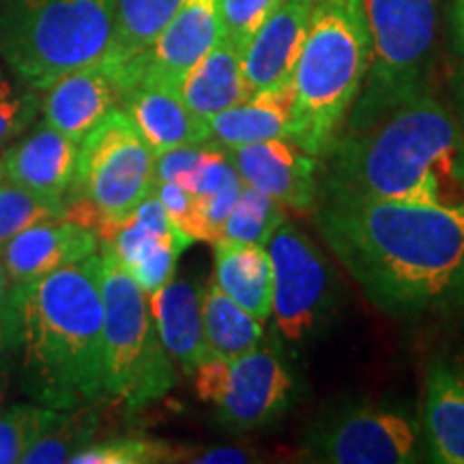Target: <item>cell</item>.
<instances>
[{"mask_svg":"<svg viewBox=\"0 0 464 464\" xmlns=\"http://www.w3.org/2000/svg\"><path fill=\"white\" fill-rule=\"evenodd\" d=\"M314 226L376 310L398 321L464 310V207L318 198Z\"/></svg>","mask_w":464,"mask_h":464,"instance_id":"6da1fadb","label":"cell"},{"mask_svg":"<svg viewBox=\"0 0 464 464\" xmlns=\"http://www.w3.org/2000/svg\"><path fill=\"white\" fill-rule=\"evenodd\" d=\"M321 198L464 207V138L430 89L344 123L321 158Z\"/></svg>","mask_w":464,"mask_h":464,"instance_id":"7a4b0ae2","label":"cell"},{"mask_svg":"<svg viewBox=\"0 0 464 464\" xmlns=\"http://www.w3.org/2000/svg\"><path fill=\"white\" fill-rule=\"evenodd\" d=\"M17 348L39 404L72 411L106 396L100 254L17 286Z\"/></svg>","mask_w":464,"mask_h":464,"instance_id":"3957f363","label":"cell"},{"mask_svg":"<svg viewBox=\"0 0 464 464\" xmlns=\"http://www.w3.org/2000/svg\"><path fill=\"white\" fill-rule=\"evenodd\" d=\"M370 34L362 0H314L293 73V140L321 160L363 89Z\"/></svg>","mask_w":464,"mask_h":464,"instance_id":"277c9868","label":"cell"},{"mask_svg":"<svg viewBox=\"0 0 464 464\" xmlns=\"http://www.w3.org/2000/svg\"><path fill=\"white\" fill-rule=\"evenodd\" d=\"M116 0H0V58L26 86L45 91L106 58Z\"/></svg>","mask_w":464,"mask_h":464,"instance_id":"5b68a950","label":"cell"},{"mask_svg":"<svg viewBox=\"0 0 464 464\" xmlns=\"http://www.w3.org/2000/svg\"><path fill=\"white\" fill-rule=\"evenodd\" d=\"M155 160L125 110L114 108L80 142L65 218L108 239L155 191Z\"/></svg>","mask_w":464,"mask_h":464,"instance_id":"8992f818","label":"cell"},{"mask_svg":"<svg viewBox=\"0 0 464 464\" xmlns=\"http://www.w3.org/2000/svg\"><path fill=\"white\" fill-rule=\"evenodd\" d=\"M103 362L106 396L130 413L158 402L177 385V365L161 344L147 293L102 243Z\"/></svg>","mask_w":464,"mask_h":464,"instance_id":"52a82bcc","label":"cell"},{"mask_svg":"<svg viewBox=\"0 0 464 464\" xmlns=\"http://www.w3.org/2000/svg\"><path fill=\"white\" fill-rule=\"evenodd\" d=\"M362 7L370 34V69L344 123L363 121L426 91L437 45L439 0H362Z\"/></svg>","mask_w":464,"mask_h":464,"instance_id":"ba28073f","label":"cell"},{"mask_svg":"<svg viewBox=\"0 0 464 464\" xmlns=\"http://www.w3.org/2000/svg\"><path fill=\"white\" fill-rule=\"evenodd\" d=\"M423 456L421 420L413 409L376 400L327 411L301 448L304 460L324 464H413Z\"/></svg>","mask_w":464,"mask_h":464,"instance_id":"9c48e42d","label":"cell"},{"mask_svg":"<svg viewBox=\"0 0 464 464\" xmlns=\"http://www.w3.org/2000/svg\"><path fill=\"white\" fill-rule=\"evenodd\" d=\"M194 387L226 430L249 432L284 417L297 381L280 348L265 340L246 355L207 359L194 370Z\"/></svg>","mask_w":464,"mask_h":464,"instance_id":"30bf717a","label":"cell"},{"mask_svg":"<svg viewBox=\"0 0 464 464\" xmlns=\"http://www.w3.org/2000/svg\"><path fill=\"white\" fill-rule=\"evenodd\" d=\"M274 266V318L290 346L321 335L338 305V280L327 254L304 230L284 222L266 243Z\"/></svg>","mask_w":464,"mask_h":464,"instance_id":"8fae6325","label":"cell"},{"mask_svg":"<svg viewBox=\"0 0 464 464\" xmlns=\"http://www.w3.org/2000/svg\"><path fill=\"white\" fill-rule=\"evenodd\" d=\"M108 243L144 293L153 295L174 277L179 256L191 241L168 218L158 194H150L138 205L136 211L112 230Z\"/></svg>","mask_w":464,"mask_h":464,"instance_id":"7c38bea8","label":"cell"},{"mask_svg":"<svg viewBox=\"0 0 464 464\" xmlns=\"http://www.w3.org/2000/svg\"><path fill=\"white\" fill-rule=\"evenodd\" d=\"M219 37H222L219 0H183L153 45L125 69V91L138 78L161 80L181 89L189 69L218 44Z\"/></svg>","mask_w":464,"mask_h":464,"instance_id":"4fadbf2b","label":"cell"},{"mask_svg":"<svg viewBox=\"0 0 464 464\" xmlns=\"http://www.w3.org/2000/svg\"><path fill=\"white\" fill-rule=\"evenodd\" d=\"M241 181L295 211H314L321 198V160L293 138H274L228 150Z\"/></svg>","mask_w":464,"mask_h":464,"instance_id":"5bb4252c","label":"cell"},{"mask_svg":"<svg viewBox=\"0 0 464 464\" xmlns=\"http://www.w3.org/2000/svg\"><path fill=\"white\" fill-rule=\"evenodd\" d=\"M123 92L119 72L102 58L61 75L45 89L44 123L80 144L103 116L121 108Z\"/></svg>","mask_w":464,"mask_h":464,"instance_id":"9a60e30c","label":"cell"},{"mask_svg":"<svg viewBox=\"0 0 464 464\" xmlns=\"http://www.w3.org/2000/svg\"><path fill=\"white\" fill-rule=\"evenodd\" d=\"M314 0H282L241 52L249 95L293 82Z\"/></svg>","mask_w":464,"mask_h":464,"instance_id":"2e32d148","label":"cell"},{"mask_svg":"<svg viewBox=\"0 0 464 464\" xmlns=\"http://www.w3.org/2000/svg\"><path fill=\"white\" fill-rule=\"evenodd\" d=\"M100 247V235L73 219H52L28 226L0 247L3 263L15 286H26L50 271L78 263Z\"/></svg>","mask_w":464,"mask_h":464,"instance_id":"e0dca14e","label":"cell"},{"mask_svg":"<svg viewBox=\"0 0 464 464\" xmlns=\"http://www.w3.org/2000/svg\"><path fill=\"white\" fill-rule=\"evenodd\" d=\"M121 108L142 133L155 155L188 144L211 142L208 123L185 103L181 89L153 78H138L125 91Z\"/></svg>","mask_w":464,"mask_h":464,"instance_id":"ac0fdd59","label":"cell"},{"mask_svg":"<svg viewBox=\"0 0 464 464\" xmlns=\"http://www.w3.org/2000/svg\"><path fill=\"white\" fill-rule=\"evenodd\" d=\"M80 144L54 127L42 123L3 158L7 181L34 194L65 202L72 188Z\"/></svg>","mask_w":464,"mask_h":464,"instance_id":"d6986e66","label":"cell"},{"mask_svg":"<svg viewBox=\"0 0 464 464\" xmlns=\"http://www.w3.org/2000/svg\"><path fill=\"white\" fill-rule=\"evenodd\" d=\"M423 454L437 464H464V368L430 363L421 415Z\"/></svg>","mask_w":464,"mask_h":464,"instance_id":"ffe728a7","label":"cell"},{"mask_svg":"<svg viewBox=\"0 0 464 464\" xmlns=\"http://www.w3.org/2000/svg\"><path fill=\"white\" fill-rule=\"evenodd\" d=\"M149 307L161 344L185 374H194L200 363L213 357L202 324V286L198 282L172 277L158 293L149 295Z\"/></svg>","mask_w":464,"mask_h":464,"instance_id":"44dd1931","label":"cell"},{"mask_svg":"<svg viewBox=\"0 0 464 464\" xmlns=\"http://www.w3.org/2000/svg\"><path fill=\"white\" fill-rule=\"evenodd\" d=\"M207 123L211 131V142L224 150L274 140V138H293V82L252 92L247 100L211 116Z\"/></svg>","mask_w":464,"mask_h":464,"instance_id":"7402d4cb","label":"cell"},{"mask_svg":"<svg viewBox=\"0 0 464 464\" xmlns=\"http://www.w3.org/2000/svg\"><path fill=\"white\" fill-rule=\"evenodd\" d=\"M213 280L258 321L266 323L274 310V266L265 246L218 239L213 243Z\"/></svg>","mask_w":464,"mask_h":464,"instance_id":"603a6c76","label":"cell"},{"mask_svg":"<svg viewBox=\"0 0 464 464\" xmlns=\"http://www.w3.org/2000/svg\"><path fill=\"white\" fill-rule=\"evenodd\" d=\"M181 95L191 112L205 121L247 100L249 91L243 78L241 52L228 39L219 37L183 78Z\"/></svg>","mask_w":464,"mask_h":464,"instance_id":"cb8c5ba5","label":"cell"},{"mask_svg":"<svg viewBox=\"0 0 464 464\" xmlns=\"http://www.w3.org/2000/svg\"><path fill=\"white\" fill-rule=\"evenodd\" d=\"M181 5L183 0H116L112 44L103 61L119 72L121 80L125 69L153 45Z\"/></svg>","mask_w":464,"mask_h":464,"instance_id":"d4e9b609","label":"cell"},{"mask_svg":"<svg viewBox=\"0 0 464 464\" xmlns=\"http://www.w3.org/2000/svg\"><path fill=\"white\" fill-rule=\"evenodd\" d=\"M202 324L213 357L246 355L265 342V323L230 299L216 280L202 286Z\"/></svg>","mask_w":464,"mask_h":464,"instance_id":"484cf974","label":"cell"},{"mask_svg":"<svg viewBox=\"0 0 464 464\" xmlns=\"http://www.w3.org/2000/svg\"><path fill=\"white\" fill-rule=\"evenodd\" d=\"M284 222H286V207L280 200L243 183L239 198H237L222 226V232H219V239L256 243V246L266 247L271 235Z\"/></svg>","mask_w":464,"mask_h":464,"instance_id":"4316f807","label":"cell"},{"mask_svg":"<svg viewBox=\"0 0 464 464\" xmlns=\"http://www.w3.org/2000/svg\"><path fill=\"white\" fill-rule=\"evenodd\" d=\"M97 428L95 411L80 406L61 417L54 428H50L37 443L31 445L20 462L26 464H58L69 462L75 451L91 443Z\"/></svg>","mask_w":464,"mask_h":464,"instance_id":"83f0119b","label":"cell"},{"mask_svg":"<svg viewBox=\"0 0 464 464\" xmlns=\"http://www.w3.org/2000/svg\"><path fill=\"white\" fill-rule=\"evenodd\" d=\"M65 218V202L0 181V247L28 226Z\"/></svg>","mask_w":464,"mask_h":464,"instance_id":"f1b7e54d","label":"cell"},{"mask_svg":"<svg viewBox=\"0 0 464 464\" xmlns=\"http://www.w3.org/2000/svg\"><path fill=\"white\" fill-rule=\"evenodd\" d=\"M65 411L22 404L0 415V464L20 462L31 445L54 428Z\"/></svg>","mask_w":464,"mask_h":464,"instance_id":"f546056e","label":"cell"},{"mask_svg":"<svg viewBox=\"0 0 464 464\" xmlns=\"http://www.w3.org/2000/svg\"><path fill=\"white\" fill-rule=\"evenodd\" d=\"M172 460V448L160 439L114 437L89 443L72 456V464H153Z\"/></svg>","mask_w":464,"mask_h":464,"instance_id":"4dcf8cb0","label":"cell"},{"mask_svg":"<svg viewBox=\"0 0 464 464\" xmlns=\"http://www.w3.org/2000/svg\"><path fill=\"white\" fill-rule=\"evenodd\" d=\"M280 5L282 0H219L222 37L243 52L254 33Z\"/></svg>","mask_w":464,"mask_h":464,"instance_id":"1f68e13d","label":"cell"},{"mask_svg":"<svg viewBox=\"0 0 464 464\" xmlns=\"http://www.w3.org/2000/svg\"><path fill=\"white\" fill-rule=\"evenodd\" d=\"M155 194L164 205L170 222L177 226L183 235H188L191 241H207L205 226H202L198 200L194 194L181 188L177 183H158Z\"/></svg>","mask_w":464,"mask_h":464,"instance_id":"d6a6232c","label":"cell"},{"mask_svg":"<svg viewBox=\"0 0 464 464\" xmlns=\"http://www.w3.org/2000/svg\"><path fill=\"white\" fill-rule=\"evenodd\" d=\"M39 108L42 97L31 86L26 91H14L7 97H0V144L20 136L33 123Z\"/></svg>","mask_w":464,"mask_h":464,"instance_id":"836d02e7","label":"cell"},{"mask_svg":"<svg viewBox=\"0 0 464 464\" xmlns=\"http://www.w3.org/2000/svg\"><path fill=\"white\" fill-rule=\"evenodd\" d=\"M17 348V299L9 310H0V355Z\"/></svg>","mask_w":464,"mask_h":464,"instance_id":"e575fe53","label":"cell"},{"mask_svg":"<svg viewBox=\"0 0 464 464\" xmlns=\"http://www.w3.org/2000/svg\"><path fill=\"white\" fill-rule=\"evenodd\" d=\"M252 458L246 450H235V448H218V450H208L205 454L194 458V462H249Z\"/></svg>","mask_w":464,"mask_h":464,"instance_id":"d590c367","label":"cell"},{"mask_svg":"<svg viewBox=\"0 0 464 464\" xmlns=\"http://www.w3.org/2000/svg\"><path fill=\"white\" fill-rule=\"evenodd\" d=\"M450 26L456 50L464 56V0H451L450 5Z\"/></svg>","mask_w":464,"mask_h":464,"instance_id":"8d00e7d4","label":"cell"},{"mask_svg":"<svg viewBox=\"0 0 464 464\" xmlns=\"http://www.w3.org/2000/svg\"><path fill=\"white\" fill-rule=\"evenodd\" d=\"M451 100H454V116L464 138V63L456 69L454 78H451Z\"/></svg>","mask_w":464,"mask_h":464,"instance_id":"74e56055","label":"cell"},{"mask_svg":"<svg viewBox=\"0 0 464 464\" xmlns=\"http://www.w3.org/2000/svg\"><path fill=\"white\" fill-rule=\"evenodd\" d=\"M17 299V286L11 282L7 274V266L3 263V254H0V310H9Z\"/></svg>","mask_w":464,"mask_h":464,"instance_id":"f35d334b","label":"cell"},{"mask_svg":"<svg viewBox=\"0 0 464 464\" xmlns=\"http://www.w3.org/2000/svg\"><path fill=\"white\" fill-rule=\"evenodd\" d=\"M14 91H17L15 84L11 82L7 75L0 72V97H7V95H11V92H14Z\"/></svg>","mask_w":464,"mask_h":464,"instance_id":"ab89813d","label":"cell"},{"mask_svg":"<svg viewBox=\"0 0 464 464\" xmlns=\"http://www.w3.org/2000/svg\"><path fill=\"white\" fill-rule=\"evenodd\" d=\"M5 387H7V376H5V372H0V398H3Z\"/></svg>","mask_w":464,"mask_h":464,"instance_id":"60d3db41","label":"cell"},{"mask_svg":"<svg viewBox=\"0 0 464 464\" xmlns=\"http://www.w3.org/2000/svg\"><path fill=\"white\" fill-rule=\"evenodd\" d=\"M0 179H3V164H0Z\"/></svg>","mask_w":464,"mask_h":464,"instance_id":"b9f144b4","label":"cell"}]
</instances>
